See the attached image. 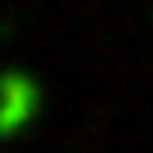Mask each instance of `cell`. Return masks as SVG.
<instances>
[{
	"label": "cell",
	"mask_w": 153,
	"mask_h": 153,
	"mask_svg": "<svg viewBox=\"0 0 153 153\" xmlns=\"http://www.w3.org/2000/svg\"><path fill=\"white\" fill-rule=\"evenodd\" d=\"M39 103H43V93L36 78L22 68H4L0 71V139L18 135L39 114Z\"/></svg>",
	"instance_id": "obj_1"
}]
</instances>
